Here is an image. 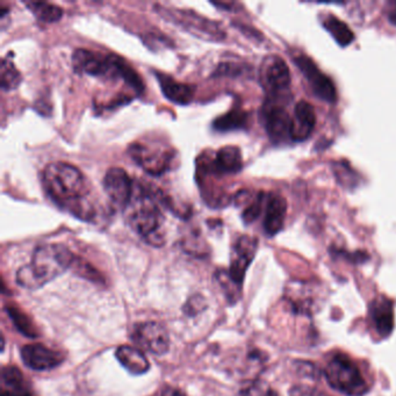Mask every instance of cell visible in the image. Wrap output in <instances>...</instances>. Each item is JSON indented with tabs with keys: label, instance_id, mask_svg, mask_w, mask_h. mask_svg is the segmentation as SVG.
Masks as SVG:
<instances>
[{
	"label": "cell",
	"instance_id": "cell-1",
	"mask_svg": "<svg viewBox=\"0 0 396 396\" xmlns=\"http://www.w3.org/2000/svg\"><path fill=\"white\" fill-rule=\"evenodd\" d=\"M43 185L57 205L85 221L91 220L92 206L86 200L89 187L80 168L66 162H51L43 170Z\"/></svg>",
	"mask_w": 396,
	"mask_h": 396
},
{
	"label": "cell",
	"instance_id": "cell-2",
	"mask_svg": "<svg viewBox=\"0 0 396 396\" xmlns=\"http://www.w3.org/2000/svg\"><path fill=\"white\" fill-rule=\"evenodd\" d=\"M76 256L66 245L48 243L34 250L30 264L19 268L17 283L26 290H37L73 268Z\"/></svg>",
	"mask_w": 396,
	"mask_h": 396
},
{
	"label": "cell",
	"instance_id": "cell-3",
	"mask_svg": "<svg viewBox=\"0 0 396 396\" xmlns=\"http://www.w3.org/2000/svg\"><path fill=\"white\" fill-rule=\"evenodd\" d=\"M123 211L130 228L148 245L152 247H162L164 245V215L159 209L157 195L150 193L146 187L135 184L132 200Z\"/></svg>",
	"mask_w": 396,
	"mask_h": 396
},
{
	"label": "cell",
	"instance_id": "cell-4",
	"mask_svg": "<svg viewBox=\"0 0 396 396\" xmlns=\"http://www.w3.org/2000/svg\"><path fill=\"white\" fill-rule=\"evenodd\" d=\"M324 376L331 388L347 396H363L369 392V383L354 360L336 354L326 364Z\"/></svg>",
	"mask_w": 396,
	"mask_h": 396
},
{
	"label": "cell",
	"instance_id": "cell-5",
	"mask_svg": "<svg viewBox=\"0 0 396 396\" xmlns=\"http://www.w3.org/2000/svg\"><path fill=\"white\" fill-rule=\"evenodd\" d=\"M156 12L161 14L166 20L182 27L188 33L193 34L204 40L218 41L225 39V32L218 23L202 17L192 11L166 8L161 5H155Z\"/></svg>",
	"mask_w": 396,
	"mask_h": 396
},
{
	"label": "cell",
	"instance_id": "cell-6",
	"mask_svg": "<svg viewBox=\"0 0 396 396\" xmlns=\"http://www.w3.org/2000/svg\"><path fill=\"white\" fill-rule=\"evenodd\" d=\"M128 154L134 162L151 175H162L171 166L173 151L168 149L152 148L147 143L134 142L129 146Z\"/></svg>",
	"mask_w": 396,
	"mask_h": 396
},
{
	"label": "cell",
	"instance_id": "cell-7",
	"mask_svg": "<svg viewBox=\"0 0 396 396\" xmlns=\"http://www.w3.org/2000/svg\"><path fill=\"white\" fill-rule=\"evenodd\" d=\"M132 340L139 345L141 350L155 356L166 354L170 347L168 330L155 321L136 324L132 331Z\"/></svg>",
	"mask_w": 396,
	"mask_h": 396
},
{
	"label": "cell",
	"instance_id": "cell-8",
	"mask_svg": "<svg viewBox=\"0 0 396 396\" xmlns=\"http://www.w3.org/2000/svg\"><path fill=\"white\" fill-rule=\"evenodd\" d=\"M134 182L128 173L121 168H111L106 171L103 186L109 202L116 209L125 211L132 200Z\"/></svg>",
	"mask_w": 396,
	"mask_h": 396
},
{
	"label": "cell",
	"instance_id": "cell-9",
	"mask_svg": "<svg viewBox=\"0 0 396 396\" xmlns=\"http://www.w3.org/2000/svg\"><path fill=\"white\" fill-rule=\"evenodd\" d=\"M293 61L297 68L301 70V73H304V77L307 78L314 93L320 99L324 100L327 103L336 101L337 91L333 80L317 68L313 60L304 54H300V55L294 56Z\"/></svg>",
	"mask_w": 396,
	"mask_h": 396
},
{
	"label": "cell",
	"instance_id": "cell-10",
	"mask_svg": "<svg viewBox=\"0 0 396 396\" xmlns=\"http://www.w3.org/2000/svg\"><path fill=\"white\" fill-rule=\"evenodd\" d=\"M261 80L265 89L272 96L284 92L291 84L290 69L281 57L268 56L263 61L261 68Z\"/></svg>",
	"mask_w": 396,
	"mask_h": 396
},
{
	"label": "cell",
	"instance_id": "cell-11",
	"mask_svg": "<svg viewBox=\"0 0 396 396\" xmlns=\"http://www.w3.org/2000/svg\"><path fill=\"white\" fill-rule=\"evenodd\" d=\"M258 241L251 236H241L238 238L231 252L230 268L228 273L236 284L242 286L245 280V273L254 261V254L257 252Z\"/></svg>",
	"mask_w": 396,
	"mask_h": 396
},
{
	"label": "cell",
	"instance_id": "cell-12",
	"mask_svg": "<svg viewBox=\"0 0 396 396\" xmlns=\"http://www.w3.org/2000/svg\"><path fill=\"white\" fill-rule=\"evenodd\" d=\"M20 356L23 363L34 371L53 370L55 367L60 366L66 359L61 351L54 350L41 343L23 345Z\"/></svg>",
	"mask_w": 396,
	"mask_h": 396
},
{
	"label": "cell",
	"instance_id": "cell-13",
	"mask_svg": "<svg viewBox=\"0 0 396 396\" xmlns=\"http://www.w3.org/2000/svg\"><path fill=\"white\" fill-rule=\"evenodd\" d=\"M263 114L265 129L272 142L280 144L287 140H292V118L283 106L274 101H268Z\"/></svg>",
	"mask_w": 396,
	"mask_h": 396
},
{
	"label": "cell",
	"instance_id": "cell-14",
	"mask_svg": "<svg viewBox=\"0 0 396 396\" xmlns=\"http://www.w3.org/2000/svg\"><path fill=\"white\" fill-rule=\"evenodd\" d=\"M73 69L78 73L94 77H113L112 55H101L92 50L78 48L73 54Z\"/></svg>",
	"mask_w": 396,
	"mask_h": 396
},
{
	"label": "cell",
	"instance_id": "cell-15",
	"mask_svg": "<svg viewBox=\"0 0 396 396\" xmlns=\"http://www.w3.org/2000/svg\"><path fill=\"white\" fill-rule=\"evenodd\" d=\"M317 288L302 283H294L286 288L285 299L294 313L300 315H311L317 307L320 293Z\"/></svg>",
	"mask_w": 396,
	"mask_h": 396
},
{
	"label": "cell",
	"instance_id": "cell-16",
	"mask_svg": "<svg viewBox=\"0 0 396 396\" xmlns=\"http://www.w3.org/2000/svg\"><path fill=\"white\" fill-rule=\"evenodd\" d=\"M370 321L372 329L380 338H386L394 329V311L392 301L378 297L370 304Z\"/></svg>",
	"mask_w": 396,
	"mask_h": 396
},
{
	"label": "cell",
	"instance_id": "cell-17",
	"mask_svg": "<svg viewBox=\"0 0 396 396\" xmlns=\"http://www.w3.org/2000/svg\"><path fill=\"white\" fill-rule=\"evenodd\" d=\"M243 166L241 150L237 147L227 146L215 152L213 161L206 166L207 171L215 175H235Z\"/></svg>",
	"mask_w": 396,
	"mask_h": 396
},
{
	"label": "cell",
	"instance_id": "cell-18",
	"mask_svg": "<svg viewBox=\"0 0 396 396\" xmlns=\"http://www.w3.org/2000/svg\"><path fill=\"white\" fill-rule=\"evenodd\" d=\"M316 123V116L313 106L307 101H299L294 109V119H292L291 139L300 142L309 137Z\"/></svg>",
	"mask_w": 396,
	"mask_h": 396
},
{
	"label": "cell",
	"instance_id": "cell-19",
	"mask_svg": "<svg viewBox=\"0 0 396 396\" xmlns=\"http://www.w3.org/2000/svg\"><path fill=\"white\" fill-rule=\"evenodd\" d=\"M156 78L159 80V87L166 99L177 105H188L194 97V87L188 84L180 83L173 77L166 73H157Z\"/></svg>",
	"mask_w": 396,
	"mask_h": 396
},
{
	"label": "cell",
	"instance_id": "cell-20",
	"mask_svg": "<svg viewBox=\"0 0 396 396\" xmlns=\"http://www.w3.org/2000/svg\"><path fill=\"white\" fill-rule=\"evenodd\" d=\"M286 211H287V204L283 197L278 194L268 195L265 207V234L272 237L283 229Z\"/></svg>",
	"mask_w": 396,
	"mask_h": 396
},
{
	"label": "cell",
	"instance_id": "cell-21",
	"mask_svg": "<svg viewBox=\"0 0 396 396\" xmlns=\"http://www.w3.org/2000/svg\"><path fill=\"white\" fill-rule=\"evenodd\" d=\"M116 357L125 370L134 376L144 374L150 369V363L141 349L123 345L116 349Z\"/></svg>",
	"mask_w": 396,
	"mask_h": 396
},
{
	"label": "cell",
	"instance_id": "cell-22",
	"mask_svg": "<svg viewBox=\"0 0 396 396\" xmlns=\"http://www.w3.org/2000/svg\"><path fill=\"white\" fill-rule=\"evenodd\" d=\"M1 385L0 396H35L25 381L21 371L18 370L17 367H3Z\"/></svg>",
	"mask_w": 396,
	"mask_h": 396
},
{
	"label": "cell",
	"instance_id": "cell-23",
	"mask_svg": "<svg viewBox=\"0 0 396 396\" xmlns=\"http://www.w3.org/2000/svg\"><path fill=\"white\" fill-rule=\"evenodd\" d=\"M23 4L39 20L43 23H56L62 18V8L55 4L46 3V1H26Z\"/></svg>",
	"mask_w": 396,
	"mask_h": 396
},
{
	"label": "cell",
	"instance_id": "cell-24",
	"mask_svg": "<svg viewBox=\"0 0 396 396\" xmlns=\"http://www.w3.org/2000/svg\"><path fill=\"white\" fill-rule=\"evenodd\" d=\"M323 26L333 35L335 41L340 47H347L354 42V34L350 30V27L347 26V23L340 20V19H337L334 16H329L323 21Z\"/></svg>",
	"mask_w": 396,
	"mask_h": 396
},
{
	"label": "cell",
	"instance_id": "cell-25",
	"mask_svg": "<svg viewBox=\"0 0 396 396\" xmlns=\"http://www.w3.org/2000/svg\"><path fill=\"white\" fill-rule=\"evenodd\" d=\"M248 123V114L243 111L233 109L230 112L225 113L223 116H218L214 120L213 127L218 132H229L236 129L245 128Z\"/></svg>",
	"mask_w": 396,
	"mask_h": 396
},
{
	"label": "cell",
	"instance_id": "cell-26",
	"mask_svg": "<svg viewBox=\"0 0 396 396\" xmlns=\"http://www.w3.org/2000/svg\"><path fill=\"white\" fill-rule=\"evenodd\" d=\"M23 77L19 70L16 68L14 63L8 58L4 57L0 66V85L4 91H12L20 85Z\"/></svg>",
	"mask_w": 396,
	"mask_h": 396
},
{
	"label": "cell",
	"instance_id": "cell-27",
	"mask_svg": "<svg viewBox=\"0 0 396 396\" xmlns=\"http://www.w3.org/2000/svg\"><path fill=\"white\" fill-rule=\"evenodd\" d=\"M6 313L21 334L30 337V338H37L39 336V333H37V327L33 323V321L30 320V317L26 313H23L20 308L7 306Z\"/></svg>",
	"mask_w": 396,
	"mask_h": 396
},
{
	"label": "cell",
	"instance_id": "cell-28",
	"mask_svg": "<svg viewBox=\"0 0 396 396\" xmlns=\"http://www.w3.org/2000/svg\"><path fill=\"white\" fill-rule=\"evenodd\" d=\"M215 278H216L218 285L221 286L222 291L225 293V297L230 301L231 304L237 302L238 299L241 297L242 286L236 284L231 279L228 271H222L221 270V271L216 272Z\"/></svg>",
	"mask_w": 396,
	"mask_h": 396
},
{
	"label": "cell",
	"instance_id": "cell-29",
	"mask_svg": "<svg viewBox=\"0 0 396 396\" xmlns=\"http://www.w3.org/2000/svg\"><path fill=\"white\" fill-rule=\"evenodd\" d=\"M241 396H279V394L272 390L268 383L261 380H254L242 388Z\"/></svg>",
	"mask_w": 396,
	"mask_h": 396
},
{
	"label": "cell",
	"instance_id": "cell-30",
	"mask_svg": "<svg viewBox=\"0 0 396 396\" xmlns=\"http://www.w3.org/2000/svg\"><path fill=\"white\" fill-rule=\"evenodd\" d=\"M263 202H264V195L261 193L257 195V198L254 199V202H251L250 205L245 207V211L242 213V218L245 223L250 225L256 218H258V216L261 215Z\"/></svg>",
	"mask_w": 396,
	"mask_h": 396
},
{
	"label": "cell",
	"instance_id": "cell-31",
	"mask_svg": "<svg viewBox=\"0 0 396 396\" xmlns=\"http://www.w3.org/2000/svg\"><path fill=\"white\" fill-rule=\"evenodd\" d=\"M290 396H328L327 394L321 392L315 387L311 386H295L290 390Z\"/></svg>",
	"mask_w": 396,
	"mask_h": 396
},
{
	"label": "cell",
	"instance_id": "cell-32",
	"mask_svg": "<svg viewBox=\"0 0 396 396\" xmlns=\"http://www.w3.org/2000/svg\"><path fill=\"white\" fill-rule=\"evenodd\" d=\"M204 299L200 297H193V300H190L187 302V313L194 315L195 313H198L199 311L204 309Z\"/></svg>",
	"mask_w": 396,
	"mask_h": 396
},
{
	"label": "cell",
	"instance_id": "cell-33",
	"mask_svg": "<svg viewBox=\"0 0 396 396\" xmlns=\"http://www.w3.org/2000/svg\"><path fill=\"white\" fill-rule=\"evenodd\" d=\"M161 396H187L184 392L178 390V388H175V387H166L163 390Z\"/></svg>",
	"mask_w": 396,
	"mask_h": 396
},
{
	"label": "cell",
	"instance_id": "cell-34",
	"mask_svg": "<svg viewBox=\"0 0 396 396\" xmlns=\"http://www.w3.org/2000/svg\"><path fill=\"white\" fill-rule=\"evenodd\" d=\"M388 18H390V23L396 26V4L394 5L392 11H390V14H388Z\"/></svg>",
	"mask_w": 396,
	"mask_h": 396
}]
</instances>
